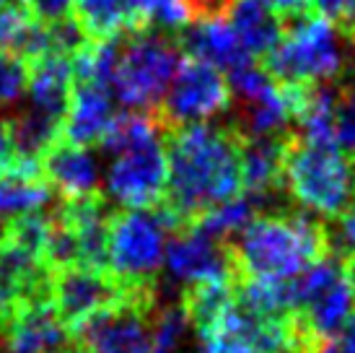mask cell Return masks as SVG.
<instances>
[{
  "mask_svg": "<svg viewBox=\"0 0 355 353\" xmlns=\"http://www.w3.org/2000/svg\"><path fill=\"white\" fill-rule=\"evenodd\" d=\"M70 335L62 327L52 302L21 306L6 325H0V353H62Z\"/></svg>",
  "mask_w": 355,
  "mask_h": 353,
  "instance_id": "cell-12",
  "label": "cell"
},
{
  "mask_svg": "<svg viewBox=\"0 0 355 353\" xmlns=\"http://www.w3.org/2000/svg\"><path fill=\"white\" fill-rule=\"evenodd\" d=\"M347 211H353L355 213V192H353V200H350V208H347Z\"/></svg>",
  "mask_w": 355,
  "mask_h": 353,
  "instance_id": "cell-35",
  "label": "cell"
},
{
  "mask_svg": "<svg viewBox=\"0 0 355 353\" xmlns=\"http://www.w3.org/2000/svg\"><path fill=\"white\" fill-rule=\"evenodd\" d=\"M335 143L340 151L355 156V79H345L337 83Z\"/></svg>",
  "mask_w": 355,
  "mask_h": 353,
  "instance_id": "cell-25",
  "label": "cell"
},
{
  "mask_svg": "<svg viewBox=\"0 0 355 353\" xmlns=\"http://www.w3.org/2000/svg\"><path fill=\"white\" fill-rule=\"evenodd\" d=\"M288 195L306 211L337 218L350 208L355 192V156L337 146L306 143L291 133L283 172Z\"/></svg>",
  "mask_w": 355,
  "mask_h": 353,
  "instance_id": "cell-3",
  "label": "cell"
},
{
  "mask_svg": "<svg viewBox=\"0 0 355 353\" xmlns=\"http://www.w3.org/2000/svg\"><path fill=\"white\" fill-rule=\"evenodd\" d=\"M0 49L31 63L52 52L50 26L31 19L19 3L3 6L0 8Z\"/></svg>",
  "mask_w": 355,
  "mask_h": 353,
  "instance_id": "cell-20",
  "label": "cell"
},
{
  "mask_svg": "<svg viewBox=\"0 0 355 353\" xmlns=\"http://www.w3.org/2000/svg\"><path fill=\"white\" fill-rule=\"evenodd\" d=\"M177 44L187 52L189 58L210 63L218 70H223L226 76L231 70H236L239 65L254 60L249 58L247 49L241 47L236 31L231 29V24H228L226 13L195 19L187 29L177 34Z\"/></svg>",
  "mask_w": 355,
  "mask_h": 353,
  "instance_id": "cell-14",
  "label": "cell"
},
{
  "mask_svg": "<svg viewBox=\"0 0 355 353\" xmlns=\"http://www.w3.org/2000/svg\"><path fill=\"white\" fill-rule=\"evenodd\" d=\"M76 86V76H73V63L65 55L58 52H47L42 58L29 63V97L31 109H40L44 115L60 117L65 115Z\"/></svg>",
  "mask_w": 355,
  "mask_h": 353,
  "instance_id": "cell-19",
  "label": "cell"
},
{
  "mask_svg": "<svg viewBox=\"0 0 355 353\" xmlns=\"http://www.w3.org/2000/svg\"><path fill=\"white\" fill-rule=\"evenodd\" d=\"M262 65L275 81L288 83H340L350 79L335 26L316 13L293 19Z\"/></svg>",
  "mask_w": 355,
  "mask_h": 353,
  "instance_id": "cell-5",
  "label": "cell"
},
{
  "mask_svg": "<svg viewBox=\"0 0 355 353\" xmlns=\"http://www.w3.org/2000/svg\"><path fill=\"white\" fill-rule=\"evenodd\" d=\"M182 47L161 31L132 34L119 49L117 73L112 81L114 97L135 112H156L177 76Z\"/></svg>",
  "mask_w": 355,
  "mask_h": 353,
  "instance_id": "cell-6",
  "label": "cell"
},
{
  "mask_svg": "<svg viewBox=\"0 0 355 353\" xmlns=\"http://www.w3.org/2000/svg\"><path fill=\"white\" fill-rule=\"evenodd\" d=\"M114 115H117V109L112 101V88L76 81L68 109L62 115L60 140L83 148L101 146Z\"/></svg>",
  "mask_w": 355,
  "mask_h": 353,
  "instance_id": "cell-13",
  "label": "cell"
},
{
  "mask_svg": "<svg viewBox=\"0 0 355 353\" xmlns=\"http://www.w3.org/2000/svg\"><path fill=\"white\" fill-rule=\"evenodd\" d=\"M13 146L21 158H42V154L60 140L62 120L44 115L40 109H29L24 115L8 117Z\"/></svg>",
  "mask_w": 355,
  "mask_h": 353,
  "instance_id": "cell-23",
  "label": "cell"
},
{
  "mask_svg": "<svg viewBox=\"0 0 355 353\" xmlns=\"http://www.w3.org/2000/svg\"><path fill=\"white\" fill-rule=\"evenodd\" d=\"M343 268H345L347 286H350V291H353V299H355V257H347V260H343Z\"/></svg>",
  "mask_w": 355,
  "mask_h": 353,
  "instance_id": "cell-33",
  "label": "cell"
},
{
  "mask_svg": "<svg viewBox=\"0 0 355 353\" xmlns=\"http://www.w3.org/2000/svg\"><path fill=\"white\" fill-rule=\"evenodd\" d=\"M168 156L161 138L114 154L107 190L122 208H158L166 197Z\"/></svg>",
  "mask_w": 355,
  "mask_h": 353,
  "instance_id": "cell-9",
  "label": "cell"
},
{
  "mask_svg": "<svg viewBox=\"0 0 355 353\" xmlns=\"http://www.w3.org/2000/svg\"><path fill=\"white\" fill-rule=\"evenodd\" d=\"M189 317L182 304H158L156 309V353H184L189 343Z\"/></svg>",
  "mask_w": 355,
  "mask_h": 353,
  "instance_id": "cell-24",
  "label": "cell"
},
{
  "mask_svg": "<svg viewBox=\"0 0 355 353\" xmlns=\"http://www.w3.org/2000/svg\"><path fill=\"white\" fill-rule=\"evenodd\" d=\"M226 245L236 281H291L332 255L327 224L304 211L262 213Z\"/></svg>",
  "mask_w": 355,
  "mask_h": 353,
  "instance_id": "cell-2",
  "label": "cell"
},
{
  "mask_svg": "<svg viewBox=\"0 0 355 353\" xmlns=\"http://www.w3.org/2000/svg\"><path fill=\"white\" fill-rule=\"evenodd\" d=\"M130 31H184L195 13L187 0H128Z\"/></svg>",
  "mask_w": 355,
  "mask_h": 353,
  "instance_id": "cell-21",
  "label": "cell"
},
{
  "mask_svg": "<svg viewBox=\"0 0 355 353\" xmlns=\"http://www.w3.org/2000/svg\"><path fill=\"white\" fill-rule=\"evenodd\" d=\"M128 294L132 291H125L109 270H96L89 265H68L52 270L50 302L68 335L76 333L89 317L117 304Z\"/></svg>",
  "mask_w": 355,
  "mask_h": 353,
  "instance_id": "cell-10",
  "label": "cell"
},
{
  "mask_svg": "<svg viewBox=\"0 0 355 353\" xmlns=\"http://www.w3.org/2000/svg\"><path fill=\"white\" fill-rule=\"evenodd\" d=\"M241 140L234 125L192 122L164 130L166 197L158 206L168 234L195 226L213 208L244 195Z\"/></svg>",
  "mask_w": 355,
  "mask_h": 353,
  "instance_id": "cell-1",
  "label": "cell"
},
{
  "mask_svg": "<svg viewBox=\"0 0 355 353\" xmlns=\"http://www.w3.org/2000/svg\"><path fill=\"white\" fill-rule=\"evenodd\" d=\"M29 91V60L0 49V107L16 104Z\"/></svg>",
  "mask_w": 355,
  "mask_h": 353,
  "instance_id": "cell-26",
  "label": "cell"
},
{
  "mask_svg": "<svg viewBox=\"0 0 355 353\" xmlns=\"http://www.w3.org/2000/svg\"><path fill=\"white\" fill-rule=\"evenodd\" d=\"M164 263L168 275L182 286L202 278H236L226 239L207 234L200 226L168 234Z\"/></svg>",
  "mask_w": 355,
  "mask_h": 353,
  "instance_id": "cell-11",
  "label": "cell"
},
{
  "mask_svg": "<svg viewBox=\"0 0 355 353\" xmlns=\"http://www.w3.org/2000/svg\"><path fill=\"white\" fill-rule=\"evenodd\" d=\"M168 226L158 208H119L109 213V273L125 291H158Z\"/></svg>",
  "mask_w": 355,
  "mask_h": 353,
  "instance_id": "cell-4",
  "label": "cell"
},
{
  "mask_svg": "<svg viewBox=\"0 0 355 353\" xmlns=\"http://www.w3.org/2000/svg\"><path fill=\"white\" fill-rule=\"evenodd\" d=\"M16 3L44 26L62 19H73V8H76V0H16Z\"/></svg>",
  "mask_w": 355,
  "mask_h": 353,
  "instance_id": "cell-28",
  "label": "cell"
},
{
  "mask_svg": "<svg viewBox=\"0 0 355 353\" xmlns=\"http://www.w3.org/2000/svg\"><path fill=\"white\" fill-rule=\"evenodd\" d=\"M293 130L270 138H244L241 140V176L244 192L257 197H272L286 190L283 172H286V151Z\"/></svg>",
  "mask_w": 355,
  "mask_h": 353,
  "instance_id": "cell-16",
  "label": "cell"
},
{
  "mask_svg": "<svg viewBox=\"0 0 355 353\" xmlns=\"http://www.w3.org/2000/svg\"><path fill=\"white\" fill-rule=\"evenodd\" d=\"M156 309L158 291L128 294L89 317L70 340L89 353H156Z\"/></svg>",
  "mask_w": 355,
  "mask_h": 353,
  "instance_id": "cell-7",
  "label": "cell"
},
{
  "mask_svg": "<svg viewBox=\"0 0 355 353\" xmlns=\"http://www.w3.org/2000/svg\"><path fill=\"white\" fill-rule=\"evenodd\" d=\"M3 6H6V0H0V8H3Z\"/></svg>",
  "mask_w": 355,
  "mask_h": 353,
  "instance_id": "cell-36",
  "label": "cell"
},
{
  "mask_svg": "<svg viewBox=\"0 0 355 353\" xmlns=\"http://www.w3.org/2000/svg\"><path fill=\"white\" fill-rule=\"evenodd\" d=\"M270 6L277 10L280 19H298L304 13H311V6L309 0H270Z\"/></svg>",
  "mask_w": 355,
  "mask_h": 353,
  "instance_id": "cell-32",
  "label": "cell"
},
{
  "mask_svg": "<svg viewBox=\"0 0 355 353\" xmlns=\"http://www.w3.org/2000/svg\"><path fill=\"white\" fill-rule=\"evenodd\" d=\"M73 13L91 42L119 40L122 31H130L128 0H76Z\"/></svg>",
  "mask_w": 355,
  "mask_h": 353,
  "instance_id": "cell-22",
  "label": "cell"
},
{
  "mask_svg": "<svg viewBox=\"0 0 355 353\" xmlns=\"http://www.w3.org/2000/svg\"><path fill=\"white\" fill-rule=\"evenodd\" d=\"M329 231V247H332V255H337L340 260L355 257V213L345 211L337 218H332V224H327Z\"/></svg>",
  "mask_w": 355,
  "mask_h": 353,
  "instance_id": "cell-27",
  "label": "cell"
},
{
  "mask_svg": "<svg viewBox=\"0 0 355 353\" xmlns=\"http://www.w3.org/2000/svg\"><path fill=\"white\" fill-rule=\"evenodd\" d=\"M62 353H89V351H86V348H80L78 343H73V340H70V345Z\"/></svg>",
  "mask_w": 355,
  "mask_h": 353,
  "instance_id": "cell-34",
  "label": "cell"
},
{
  "mask_svg": "<svg viewBox=\"0 0 355 353\" xmlns=\"http://www.w3.org/2000/svg\"><path fill=\"white\" fill-rule=\"evenodd\" d=\"M42 174L62 200H83L101 192L99 169L89 148L58 140L40 158Z\"/></svg>",
  "mask_w": 355,
  "mask_h": 353,
  "instance_id": "cell-15",
  "label": "cell"
},
{
  "mask_svg": "<svg viewBox=\"0 0 355 353\" xmlns=\"http://www.w3.org/2000/svg\"><path fill=\"white\" fill-rule=\"evenodd\" d=\"M309 6H311V13L329 21L343 37H345L347 29L353 26L355 0H309Z\"/></svg>",
  "mask_w": 355,
  "mask_h": 353,
  "instance_id": "cell-29",
  "label": "cell"
},
{
  "mask_svg": "<svg viewBox=\"0 0 355 353\" xmlns=\"http://www.w3.org/2000/svg\"><path fill=\"white\" fill-rule=\"evenodd\" d=\"M52 187L42 174L40 158H16L0 169V226L10 218L26 216L50 203Z\"/></svg>",
  "mask_w": 355,
  "mask_h": 353,
  "instance_id": "cell-17",
  "label": "cell"
},
{
  "mask_svg": "<svg viewBox=\"0 0 355 353\" xmlns=\"http://www.w3.org/2000/svg\"><path fill=\"white\" fill-rule=\"evenodd\" d=\"M231 104H234V91L226 73L210 63L187 55L179 63L177 76L153 115L161 130H166L177 125L207 122L228 112Z\"/></svg>",
  "mask_w": 355,
  "mask_h": 353,
  "instance_id": "cell-8",
  "label": "cell"
},
{
  "mask_svg": "<svg viewBox=\"0 0 355 353\" xmlns=\"http://www.w3.org/2000/svg\"><path fill=\"white\" fill-rule=\"evenodd\" d=\"M16 158H19V154H16V146H13V136H10L8 117H6V120H0V169L10 167Z\"/></svg>",
  "mask_w": 355,
  "mask_h": 353,
  "instance_id": "cell-31",
  "label": "cell"
},
{
  "mask_svg": "<svg viewBox=\"0 0 355 353\" xmlns=\"http://www.w3.org/2000/svg\"><path fill=\"white\" fill-rule=\"evenodd\" d=\"M226 19L231 29L236 31L249 58L259 63L277 47L286 31V24L270 6V0H231L226 8Z\"/></svg>",
  "mask_w": 355,
  "mask_h": 353,
  "instance_id": "cell-18",
  "label": "cell"
},
{
  "mask_svg": "<svg viewBox=\"0 0 355 353\" xmlns=\"http://www.w3.org/2000/svg\"><path fill=\"white\" fill-rule=\"evenodd\" d=\"M316 353H355V306L350 309L347 320L337 330L335 338H329L327 343L319 345Z\"/></svg>",
  "mask_w": 355,
  "mask_h": 353,
  "instance_id": "cell-30",
  "label": "cell"
}]
</instances>
